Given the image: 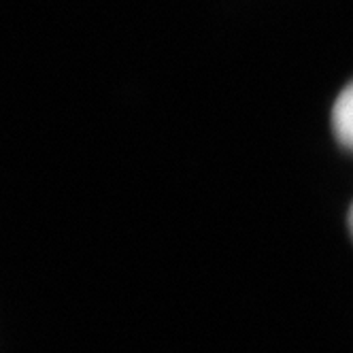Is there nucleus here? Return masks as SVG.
Returning <instances> with one entry per match:
<instances>
[{
	"mask_svg": "<svg viewBox=\"0 0 353 353\" xmlns=\"http://www.w3.org/2000/svg\"><path fill=\"white\" fill-rule=\"evenodd\" d=\"M332 130L339 143L353 151V81L343 88L332 107Z\"/></svg>",
	"mask_w": 353,
	"mask_h": 353,
	"instance_id": "1",
	"label": "nucleus"
},
{
	"mask_svg": "<svg viewBox=\"0 0 353 353\" xmlns=\"http://www.w3.org/2000/svg\"><path fill=\"white\" fill-rule=\"evenodd\" d=\"M349 228H351V234H353V205H351V211H349Z\"/></svg>",
	"mask_w": 353,
	"mask_h": 353,
	"instance_id": "2",
	"label": "nucleus"
}]
</instances>
